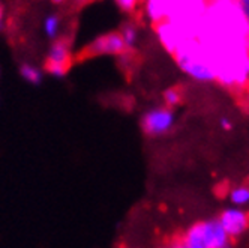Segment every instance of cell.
Wrapping results in <instances>:
<instances>
[{"label":"cell","mask_w":249,"mask_h":248,"mask_svg":"<svg viewBox=\"0 0 249 248\" xmlns=\"http://www.w3.org/2000/svg\"><path fill=\"white\" fill-rule=\"evenodd\" d=\"M177 63L183 69V73H186L197 81H212L216 78V73L213 66L203 57L192 55V53L179 51L177 53Z\"/></svg>","instance_id":"7a4b0ae2"},{"label":"cell","mask_w":249,"mask_h":248,"mask_svg":"<svg viewBox=\"0 0 249 248\" xmlns=\"http://www.w3.org/2000/svg\"><path fill=\"white\" fill-rule=\"evenodd\" d=\"M0 26H2V8H0Z\"/></svg>","instance_id":"9a60e30c"},{"label":"cell","mask_w":249,"mask_h":248,"mask_svg":"<svg viewBox=\"0 0 249 248\" xmlns=\"http://www.w3.org/2000/svg\"><path fill=\"white\" fill-rule=\"evenodd\" d=\"M87 51L92 56H101V55H123L126 51V45H124L122 35L117 32L105 33L96 38L90 45H89Z\"/></svg>","instance_id":"8992f818"},{"label":"cell","mask_w":249,"mask_h":248,"mask_svg":"<svg viewBox=\"0 0 249 248\" xmlns=\"http://www.w3.org/2000/svg\"><path fill=\"white\" fill-rule=\"evenodd\" d=\"M230 202L234 205V208H242L249 203V187L246 185H239L231 188L228 194Z\"/></svg>","instance_id":"52a82bcc"},{"label":"cell","mask_w":249,"mask_h":248,"mask_svg":"<svg viewBox=\"0 0 249 248\" xmlns=\"http://www.w3.org/2000/svg\"><path fill=\"white\" fill-rule=\"evenodd\" d=\"M122 35V39L124 42V45H126V50L128 48H132L135 44H137V39H138V32L135 29V26L132 24H128V26H124L120 32Z\"/></svg>","instance_id":"9c48e42d"},{"label":"cell","mask_w":249,"mask_h":248,"mask_svg":"<svg viewBox=\"0 0 249 248\" xmlns=\"http://www.w3.org/2000/svg\"><path fill=\"white\" fill-rule=\"evenodd\" d=\"M230 238H239L249 229V214L242 208H228L218 218Z\"/></svg>","instance_id":"277c9868"},{"label":"cell","mask_w":249,"mask_h":248,"mask_svg":"<svg viewBox=\"0 0 249 248\" xmlns=\"http://www.w3.org/2000/svg\"><path fill=\"white\" fill-rule=\"evenodd\" d=\"M186 248H231V238L218 220H206L191 226L182 239Z\"/></svg>","instance_id":"6da1fadb"},{"label":"cell","mask_w":249,"mask_h":248,"mask_svg":"<svg viewBox=\"0 0 249 248\" xmlns=\"http://www.w3.org/2000/svg\"><path fill=\"white\" fill-rule=\"evenodd\" d=\"M174 112L168 107H156L144 113L141 119V128L147 135H162L174 125Z\"/></svg>","instance_id":"3957f363"},{"label":"cell","mask_w":249,"mask_h":248,"mask_svg":"<svg viewBox=\"0 0 249 248\" xmlns=\"http://www.w3.org/2000/svg\"><path fill=\"white\" fill-rule=\"evenodd\" d=\"M20 74H21V77H23L26 81H29V83H32V84H39L41 80H42L41 71H39L38 68L32 66V65H21V68H20Z\"/></svg>","instance_id":"ba28073f"},{"label":"cell","mask_w":249,"mask_h":248,"mask_svg":"<svg viewBox=\"0 0 249 248\" xmlns=\"http://www.w3.org/2000/svg\"><path fill=\"white\" fill-rule=\"evenodd\" d=\"M59 17L57 15H48L45 19V23H44V29H45V33L48 35L50 38H54L57 35V30H59Z\"/></svg>","instance_id":"30bf717a"},{"label":"cell","mask_w":249,"mask_h":248,"mask_svg":"<svg viewBox=\"0 0 249 248\" xmlns=\"http://www.w3.org/2000/svg\"><path fill=\"white\" fill-rule=\"evenodd\" d=\"M71 66V55H69V45L66 41H57L51 45L48 59L45 62L47 73L56 77H63Z\"/></svg>","instance_id":"5b68a950"},{"label":"cell","mask_w":249,"mask_h":248,"mask_svg":"<svg viewBox=\"0 0 249 248\" xmlns=\"http://www.w3.org/2000/svg\"><path fill=\"white\" fill-rule=\"evenodd\" d=\"M246 20H248V27H249V14L246 15Z\"/></svg>","instance_id":"2e32d148"},{"label":"cell","mask_w":249,"mask_h":248,"mask_svg":"<svg viewBox=\"0 0 249 248\" xmlns=\"http://www.w3.org/2000/svg\"><path fill=\"white\" fill-rule=\"evenodd\" d=\"M170 248H186V247L183 245V242H182V241H179V242H174Z\"/></svg>","instance_id":"5bb4252c"},{"label":"cell","mask_w":249,"mask_h":248,"mask_svg":"<svg viewBox=\"0 0 249 248\" xmlns=\"http://www.w3.org/2000/svg\"><path fill=\"white\" fill-rule=\"evenodd\" d=\"M135 2L134 0H119L117 6L123 11V12H132L135 9Z\"/></svg>","instance_id":"7c38bea8"},{"label":"cell","mask_w":249,"mask_h":248,"mask_svg":"<svg viewBox=\"0 0 249 248\" xmlns=\"http://www.w3.org/2000/svg\"><path fill=\"white\" fill-rule=\"evenodd\" d=\"M248 105H249V92H248Z\"/></svg>","instance_id":"e0dca14e"},{"label":"cell","mask_w":249,"mask_h":248,"mask_svg":"<svg viewBox=\"0 0 249 248\" xmlns=\"http://www.w3.org/2000/svg\"><path fill=\"white\" fill-rule=\"evenodd\" d=\"M180 92L176 89V87H171V89H167L164 92V102L167 104V107H174V105H177L180 102Z\"/></svg>","instance_id":"8fae6325"},{"label":"cell","mask_w":249,"mask_h":248,"mask_svg":"<svg viewBox=\"0 0 249 248\" xmlns=\"http://www.w3.org/2000/svg\"><path fill=\"white\" fill-rule=\"evenodd\" d=\"M219 125H221V128L222 130H225V131H231L233 130V122H231L228 117H221V120H219Z\"/></svg>","instance_id":"4fadbf2b"}]
</instances>
